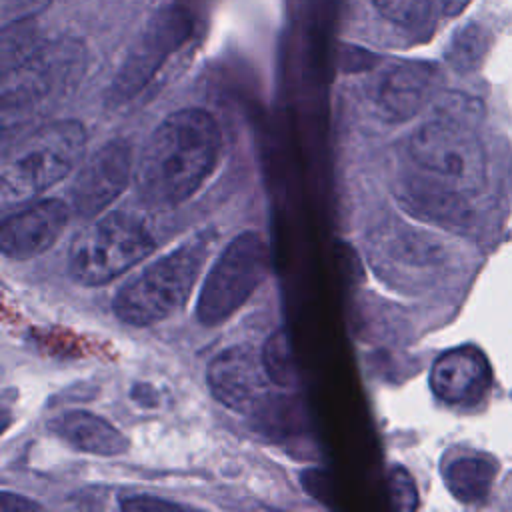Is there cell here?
Listing matches in <instances>:
<instances>
[{"instance_id":"cell-19","label":"cell","mask_w":512,"mask_h":512,"mask_svg":"<svg viewBox=\"0 0 512 512\" xmlns=\"http://www.w3.org/2000/svg\"><path fill=\"white\" fill-rule=\"evenodd\" d=\"M390 494L398 510H414L418 506V490L414 478L402 466H396L390 472Z\"/></svg>"},{"instance_id":"cell-5","label":"cell","mask_w":512,"mask_h":512,"mask_svg":"<svg viewBox=\"0 0 512 512\" xmlns=\"http://www.w3.org/2000/svg\"><path fill=\"white\" fill-rule=\"evenodd\" d=\"M270 268V252L264 238L246 230L234 236L208 270L196 302V318L202 326H220L234 316L262 284Z\"/></svg>"},{"instance_id":"cell-9","label":"cell","mask_w":512,"mask_h":512,"mask_svg":"<svg viewBox=\"0 0 512 512\" xmlns=\"http://www.w3.org/2000/svg\"><path fill=\"white\" fill-rule=\"evenodd\" d=\"M132 172V148L126 140H110L98 148L80 168L72 190L76 216L92 218L110 206L128 186Z\"/></svg>"},{"instance_id":"cell-14","label":"cell","mask_w":512,"mask_h":512,"mask_svg":"<svg viewBox=\"0 0 512 512\" xmlns=\"http://www.w3.org/2000/svg\"><path fill=\"white\" fill-rule=\"evenodd\" d=\"M46 426L50 434L86 454L118 456L128 450L126 436L114 424L86 410H66Z\"/></svg>"},{"instance_id":"cell-15","label":"cell","mask_w":512,"mask_h":512,"mask_svg":"<svg viewBox=\"0 0 512 512\" xmlns=\"http://www.w3.org/2000/svg\"><path fill=\"white\" fill-rule=\"evenodd\" d=\"M494 464L486 456H460L452 460L444 470V480L448 490L460 502L472 504L486 498L494 480Z\"/></svg>"},{"instance_id":"cell-2","label":"cell","mask_w":512,"mask_h":512,"mask_svg":"<svg viewBox=\"0 0 512 512\" xmlns=\"http://www.w3.org/2000/svg\"><path fill=\"white\" fill-rule=\"evenodd\" d=\"M216 242L214 230H202L148 264L114 296V314L130 326H152L180 310Z\"/></svg>"},{"instance_id":"cell-16","label":"cell","mask_w":512,"mask_h":512,"mask_svg":"<svg viewBox=\"0 0 512 512\" xmlns=\"http://www.w3.org/2000/svg\"><path fill=\"white\" fill-rule=\"evenodd\" d=\"M266 376L276 386H290L294 382V366H292V350L290 338L284 328L272 332L260 352Z\"/></svg>"},{"instance_id":"cell-13","label":"cell","mask_w":512,"mask_h":512,"mask_svg":"<svg viewBox=\"0 0 512 512\" xmlns=\"http://www.w3.org/2000/svg\"><path fill=\"white\" fill-rule=\"evenodd\" d=\"M438 72L426 62L392 64L376 82L374 104L386 122L412 118L432 96Z\"/></svg>"},{"instance_id":"cell-6","label":"cell","mask_w":512,"mask_h":512,"mask_svg":"<svg viewBox=\"0 0 512 512\" xmlns=\"http://www.w3.org/2000/svg\"><path fill=\"white\" fill-rule=\"evenodd\" d=\"M84 50L74 40L36 44L2 70V110L22 116L66 94L82 76Z\"/></svg>"},{"instance_id":"cell-11","label":"cell","mask_w":512,"mask_h":512,"mask_svg":"<svg viewBox=\"0 0 512 512\" xmlns=\"http://www.w3.org/2000/svg\"><path fill=\"white\" fill-rule=\"evenodd\" d=\"M70 208L60 198H44L14 212L2 224L0 248L10 260L34 258L64 232Z\"/></svg>"},{"instance_id":"cell-20","label":"cell","mask_w":512,"mask_h":512,"mask_svg":"<svg viewBox=\"0 0 512 512\" xmlns=\"http://www.w3.org/2000/svg\"><path fill=\"white\" fill-rule=\"evenodd\" d=\"M122 510H132V512H150V510H180L182 506L172 500H164L158 496L150 494H134L128 498L120 500Z\"/></svg>"},{"instance_id":"cell-18","label":"cell","mask_w":512,"mask_h":512,"mask_svg":"<svg viewBox=\"0 0 512 512\" xmlns=\"http://www.w3.org/2000/svg\"><path fill=\"white\" fill-rule=\"evenodd\" d=\"M486 48H488L486 32L480 26L472 24L454 36L452 46L448 50V60L458 70H470L482 60Z\"/></svg>"},{"instance_id":"cell-3","label":"cell","mask_w":512,"mask_h":512,"mask_svg":"<svg viewBox=\"0 0 512 512\" xmlns=\"http://www.w3.org/2000/svg\"><path fill=\"white\" fill-rule=\"evenodd\" d=\"M84 148L86 128L78 120H54L34 130L4 160L2 204H18L52 188L74 170Z\"/></svg>"},{"instance_id":"cell-8","label":"cell","mask_w":512,"mask_h":512,"mask_svg":"<svg viewBox=\"0 0 512 512\" xmlns=\"http://www.w3.org/2000/svg\"><path fill=\"white\" fill-rule=\"evenodd\" d=\"M188 30L190 24L184 16H180V12H164L154 22H150V26L128 52L114 82L110 84L108 100L112 104H122L134 98L152 80L164 60L188 36Z\"/></svg>"},{"instance_id":"cell-17","label":"cell","mask_w":512,"mask_h":512,"mask_svg":"<svg viewBox=\"0 0 512 512\" xmlns=\"http://www.w3.org/2000/svg\"><path fill=\"white\" fill-rule=\"evenodd\" d=\"M378 12L404 28H420L434 16L440 0H372Z\"/></svg>"},{"instance_id":"cell-7","label":"cell","mask_w":512,"mask_h":512,"mask_svg":"<svg viewBox=\"0 0 512 512\" xmlns=\"http://www.w3.org/2000/svg\"><path fill=\"white\" fill-rule=\"evenodd\" d=\"M414 164L452 192H470L484 184L486 158L480 140L456 116L420 126L408 142Z\"/></svg>"},{"instance_id":"cell-22","label":"cell","mask_w":512,"mask_h":512,"mask_svg":"<svg viewBox=\"0 0 512 512\" xmlns=\"http://www.w3.org/2000/svg\"><path fill=\"white\" fill-rule=\"evenodd\" d=\"M470 0H440V8L444 10V14L448 16H454L458 14Z\"/></svg>"},{"instance_id":"cell-4","label":"cell","mask_w":512,"mask_h":512,"mask_svg":"<svg viewBox=\"0 0 512 512\" xmlns=\"http://www.w3.org/2000/svg\"><path fill=\"white\" fill-rule=\"evenodd\" d=\"M154 236L132 212H110L80 228L68 248V272L84 286L124 274L154 250Z\"/></svg>"},{"instance_id":"cell-10","label":"cell","mask_w":512,"mask_h":512,"mask_svg":"<svg viewBox=\"0 0 512 512\" xmlns=\"http://www.w3.org/2000/svg\"><path fill=\"white\" fill-rule=\"evenodd\" d=\"M262 356L248 346H230L216 354L206 372L210 394L224 408L246 414L256 408L266 390Z\"/></svg>"},{"instance_id":"cell-1","label":"cell","mask_w":512,"mask_h":512,"mask_svg":"<svg viewBox=\"0 0 512 512\" xmlns=\"http://www.w3.org/2000/svg\"><path fill=\"white\" fill-rule=\"evenodd\" d=\"M222 154V132L202 108L166 116L146 140L136 166L138 198L150 208H172L194 196Z\"/></svg>"},{"instance_id":"cell-12","label":"cell","mask_w":512,"mask_h":512,"mask_svg":"<svg viewBox=\"0 0 512 512\" xmlns=\"http://www.w3.org/2000/svg\"><path fill=\"white\" fill-rule=\"evenodd\" d=\"M430 388L446 404L470 406L490 388V364L474 346L452 348L432 364Z\"/></svg>"},{"instance_id":"cell-21","label":"cell","mask_w":512,"mask_h":512,"mask_svg":"<svg viewBox=\"0 0 512 512\" xmlns=\"http://www.w3.org/2000/svg\"><path fill=\"white\" fill-rule=\"evenodd\" d=\"M0 508L4 512H22V510H40L42 506L26 496L12 494V492H2L0 496Z\"/></svg>"}]
</instances>
